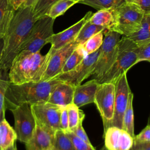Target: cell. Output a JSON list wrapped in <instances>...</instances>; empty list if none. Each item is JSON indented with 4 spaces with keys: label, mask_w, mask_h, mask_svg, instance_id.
Here are the masks:
<instances>
[{
    "label": "cell",
    "mask_w": 150,
    "mask_h": 150,
    "mask_svg": "<svg viewBox=\"0 0 150 150\" xmlns=\"http://www.w3.org/2000/svg\"><path fill=\"white\" fill-rule=\"evenodd\" d=\"M35 21L32 6L19 8L15 11L3 38L4 48L0 60V70L9 71Z\"/></svg>",
    "instance_id": "6da1fadb"
},
{
    "label": "cell",
    "mask_w": 150,
    "mask_h": 150,
    "mask_svg": "<svg viewBox=\"0 0 150 150\" xmlns=\"http://www.w3.org/2000/svg\"><path fill=\"white\" fill-rule=\"evenodd\" d=\"M61 81L57 79H52L21 84L9 83L4 97L5 108L10 110L23 103L32 105L47 101L51 92Z\"/></svg>",
    "instance_id": "7a4b0ae2"
},
{
    "label": "cell",
    "mask_w": 150,
    "mask_h": 150,
    "mask_svg": "<svg viewBox=\"0 0 150 150\" xmlns=\"http://www.w3.org/2000/svg\"><path fill=\"white\" fill-rule=\"evenodd\" d=\"M52 50L42 55L39 52L30 53L20 52L14 58L8 71L9 83L21 84L40 81Z\"/></svg>",
    "instance_id": "3957f363"
},
{
    "label": "cell",
    "mask_w": 150,
    "mask_h": 150,
    "mask_svg": "<svg viewBox=\"0 0 150 150\" xmlns=\"http://www.w3.org/2000/svg\"><path fill=\"white\" fill-rule=\"evenodd\" d=\"M117 56L98 83H112L122 74L126 73L129 69L137 64V48L138 46L127 36L120 39L118 43Z\"/></svg>",
    "instance_id": "277c9868"
},
{
    "label": "cell",
    "mask_w": 150,
    "mask_h": 150,
    "mask_svg": "<svg viewBox=\"0 0 150 150\" xmlns=\"http://www.w3.org/2000/svg\"><path fill=\"white\" fill-rule=\"evenodd\" d=\"M111 11L113 23L108 30L128 36L141 28L145 13L138 5L125 2Z\"/></svg>",
    "instance_id": "5b68a950"
},
{
    "label": "cell",
    "mask_w": 150,
    "mask_h": 150,
    "mask_svg": "<svg viewBox=\"0 0 150 150\" xmlns=\"http://www.w3.org/2000/svg\"><path fill=\"white\" fill-rule=\"evenodd\" d=\"M54 19L45 15L35 21L28 36L22 45L20 52L30 53L39 52L47 43L48 39L53 33Z\"/></svg>",
    "instance_id": "8992f818"
},
{
    "label": "cell",
    "mask_w": 150,
    "mask_h": 150,
    "mask_svg": "<svg viewBox=\"0 0 150 150\" xmlns=\"http://www.w3.org/2000/svg\"><path fill=\"white\" fill-rule=\"evenodd\" d=\"M104 37L100 48L96 65L93 72V79L98 82L114 62L118 54V43L121 35L114 31L106 29L104 32Z\"/></svg>",
    "instance_id": "52a82bcc"
},
{
    "label": "cell",
    "mask_w": 150,
    "mask_h": 150,
    "mask_svg": "<svg viewBox=\"0 0 150 150\" xmlns=\"http://www.w3.org/2000/svg\"><path fill=\"white\" fill-rule=\"evenodd\" d=\"M115 99V85L112 83H98L94 99L103 120L104 132L110 127L112 121Z\"/></svg>",
    "instance_id": "ba28073f"
},
{
    "label": "cell",
    "mask_w": 150,
    "mask_h": 150,
    "mask_svg": "<svg viewBox=\"0 0 150 150\" xmlns=\"http://www.w3.org/2000/svg\"><path fill=\"white\" fill-rule=\"evenodd\" d=\"M10 111L14 118V130L17 139L27 143L31 138L36 125L31 105L28 103L20 104Z\"/></svg>",
    "instance_id": "9c48e42d"
},
{
    "label": "cell",
    "mask_w": 150,
    "mask_h": 150,
    "mask_svg": "<svg viewBox=\"0 0 150 150\" xmlns=\"http://www.w3.org/2000/svg\"><path fill=\"white\" fill-rule=\"evenodd\" d=\"M100 48L96 52L86 55L82 61L72 70L60 74L53 79H57L74 87L81 84L85 79L92 75L96 65Z\"/></svg>",
    "instance_id": "30bf717a"
},
{
    "label": "cell",
    "mask_w": 150,
    "mask_h": 150,
    "mask_svg": "<svg viewBox=\"0 0 150 150\" xmlns=\"http://www.w3.org/2000/svg\"><path fill=\"white\" fill-rule=\"evenodd\" d=\"M36 123L56 132L60 128L61 107L47 101L31 105Z\"/></svg>",
    "instance_id": "8fae6325"
},
{
    "label": "cell",
    "mask_w": 150,
    "mask_h": 150,
    "mask_svg": "<svg viewBox=\"0 0 150 150\" xmlns=\"http://www.w3.org/2000/svg\"><path fill=\"white\" fill-rule=\"evenodd\" d=\"M115 85V99L114 114L110 127L113 126L122 129V120L125 111L128 96L131 92L129 88L127 74L121 76L114 83Z\"/></svg>",
    "instance_id": "7c38bea8"
},
{
    "label": "cell",
    "mask_w": 150,
    "mask_h": 150,
    "mask_svg": "<svg viewBox=\"0 0 150 150\" xmlns=\"http://www.w3.org/2000/svg\"><path fill=\"white\" fill-rule=\"evenodd\" d=\"M79 45V43L74 40L59 49L52 50L50 49L52 53L40 81L52 80L60 74L67 59Z\"/></svg>",
    "instance_id": "4fadbf2b"
},
{
    "label": "cell",
    "mask_w": 150,
    "mask_h": 150,
    "mask_svg": "<svg viewBox=\"0 0 150 150\" xmlns=\"http://www.w3.org/2000/svg\"><path fill=\"white\" fill-rule=\"evenodd\" d=\"M104 147L107 150H130L134 138L124 129L109 127L104 132Z\"/></svg>",
    "instance_id": "5bb4252c"
},
{
    "label": "cell",
    "mask_w": 150,
    "mask_h": 150,
    "mask_svg": "<svg viewBox=\"0 0 150 150\" xmlns=\"http://www.w3.org/2000/svg\"><path fill=\"white\" fill-rule=\"evenodd\" d=\"M93 14V13L92 12H88L82 19L73 25L61 32L53 34L47 40V43L51 44L50 49L57 50L74 41L82 26L86 22L90 19Z\"/></svg>",
    "instance_id": "9a60e30c"
},
{
    "label": "cell",
    "mask_w": 150,
    "mask_h": 150,
    "mask_svg": "<svg viewBox=\"0 0 150 150\" xmlns=\"http://www.w3.org/2000/svg\"><path fill=\"white\" fill-rule=\"evenodd\" d=\"M55 132L36 124L33 134L25 144L26 150H46L53 147Z\"/></svg>",
    "instance_id": "2e32d148"
},
{
    "label": "cell",
    "mask_w": 150,
    "mask_h": 150,
    "mask_svg": "<svg viewBox=\"0 0 150 150\" xmlns=\"http://www.w3.org/2000/svg\"><path fill=\"white\" fill-rule=\"evenodd\" d=\"M98 82L94 79L83 84H80L74 88L73 103L79 108L94 103L95 93Z\"/></svg>",
    "instance_id": "e0dca14e"
},
{
    "label": "cell",
    "mask_w": 150,
    "mask_h": 150,
    "mask_svg": "<svg viewBox=\"0 0 150 150\" xmlns=\"http://www.w3.org/2000/svg\"><path fill=\"white\" fill-rule=\"evenodd\" d=\"M74 88L64 81L59 83L51 92L47 102L60 107H65L73 103Z\"/></svg>",
    "instance_id": "ac0fdd59"
},
{
    "label": "cell",
    "mask_w": 150,
    "mask_h": 150,
    "mask_svg": "<svg viewBox=\"0 0 150 150\" xmlns=\"http://www.w3.org/2000/svg\"><path fill=\"white\" fill-rule=\"evenodd\" d=\"M127 37L138 46L150 42V14H144L139 29Z\"/></svg>",
    "instance_id": "d6986e66"
},
{
    "label": "cell",
    "mask_w": 150,
    "mask_h": 150,
    "mask_svg": "<svg viewBox=\"0 0 150 150\" xmlns=\"http://www.w3.org/2000/svg\"><path fill=\"white\" fill-rule=\"evenodd\" d=\"M17 139L14 129L4 118L0 122V149L5 150L13 145Z\"/></svg>",
    "instance_id": "ffe728a7"
},
{
    "label": "cell",
    "mask_w": 150,
    "mask_h": 150,
    "mask_svg": "<svg viewBox=\"0 0 150 150\" xmlns=\"http://www.w3.org/2000/svg\"><path fill=\"white\" fill-rule=\"evenodd\" d=\"M15 11L8 0H0V38H4Z\"/></svg>",
    "instance_id": "44dd1931"
},
{
    "label": "cell",
    "mask_w": 150,
    "mask_h": 150,
    "mask_svg": "<svg viewBox=\"0 0 150 150\" xmlns=\"http://www.w3.org/2000/svg\"><path fill=\"white\" fill-rule=\"evenodd\" d=\"M133 97L134 94L130 92L128 96V103L123 116L122 129L126 131L133 138H134V122L133 111Z\"/></svg>",
    "instance_id": "7402d4cb"
},
{
    "label": "cell",
    "mask_w": 150,
    "mask_h": 150,
    "mask_svg": "<svg viewBox=\"0 0 150 150\" xmlns=\"http://www.w3.org/2000/svg\"><path fill=\"white\" fill-rule=\"evenodd\" d=\"M105 29H106L103 26L91 23L90 21L88 20L82 26L75 39V41L78 43L82 45L95 34Z\"/></svg>",
    "instance_id": "603a6c76"
},
{
    "label": "cell",
    "mask_w": 150,
    "mask_h": 150,
    "mask_svg": "<svg viewBox=\"0 0 150 150\" xmlns=\"http://www.w3.org/2000/svg\"><path fill=\"white\" fill-rule=\"evenodd\" d=\"M91 23L104 27L109 30L113 23V16L111 10H98L89 19Z\"/></svg>",
    "instance_id": "cb8c5ba5"
},
{
    "label": "cell",
    "mask_w": 150,
    "mask_h": 150,
    "mask_svg": "<svg viewBox=\"0 0 150 150\" xmlns=\"http://www.w3.org/2000/svg\"><path fill=\"white\" fill-rule=\"evenodd\" d=\"M66 107L68 115L69 130L71 132L76 128L80 121L84 120L85 114L73 103L69 104Z\"/></svg>",
    "instance_id": "d4e9b609"
},
{
    "label": "cell",
    "mask_w": 150,
    "mask_h": 150,
    "mask_svg": "<svg viewBox=\"0 0 150 150\" xmlns=\"http://www.w3.org/2000/svg\"><path fill=\"white\" fill-rule=\"evenodd\" d=\"M86 56V54L83 48L82 45L79 44L67 59L60 72V74L68 72L72 70L82 61Z\"/></svg>",
    "instance_id": "484cf974"
},
{
    "label": "cell",
    "mask_w": 150,
    "mask_h": 150,
    "mask_svg": "<svg viewBox=\"0 0 150 150\" xmlns=\"http://www.w3.org/2000/svg\"><path fill=\"white\" fill-rule=\"evenodd\" d=\"M125 2V0H81L78 3L90 6L98 11L102 9L111 10Z\"/></svg>",
    "instance_id": "4316f807"
},
{
    "label": "cell",
    "mask_w": 150,
    "mask_h": 150,
    "mask_svg": "<svg viewBox=\"0 0 150 150\" xmlns=\"http://www.w3.org/2000/svg\"><path fill=\"white\" fill-rule=\"evenodd\" d=\"M53 148L54 150H76L71 139L62 129L55 132Z\"/></svg>",
    "instance_id": "83f0119b"
},
{
    "label": "cell",
    "mask_w": 150,
    "mask_h": 150,
    "mask_svg": "<svg viewBox=\"0 0 150 150\" xmlns=\"http://www.w3.org/2000/svg\"><path fill=\"white\" fill-rule=\"evenodd\" d=\"M76 3L73 0H58L52 6L46 15L55 19L57 17L64 14L68 9Z\"/></svg>",
    "instance_id": "f1b7e54d"
},
{
    "label": "cell",
    "mask_w": 150,
    "mask_h": 150,
    "mask_svg": "<svg viewBox=\"0 0 150 150\" xmlns=\"http://www.w3.org/2000/svg\"><path fill=\"white\" fill-rule=\"evenodd\" d=\"M104 30L95 34L82 44L83 48L86 55L96 52L101 47L103 42Z\"/></svg>",
    "instance_id": "f546056e"
},
{
    "label": "cell",
    "mask_w": 150,
    "mask_h": 150,
    "mask_svg": "<svg viewBox=\"0 0 150 150\" xmlns=\"http://www.w3.org/2000/svg\"><path fill=\"white\" fill-rule=\"evenodd\" d=\"M58 0H37L32 6L33 18L35 21L46 15L52 6Z\"/></svg>",
    "instance_id": "4dcf8cb0"
},
{
    "label": "cell",
    "mask_w": 150,
    "mask_h": 150,
    "mask_svg": "<svg viewBox=\"0 0 150 150\" xmlns=\"http://www.w3.org/2000/svg\"><path fill=\"white\" fill-rule=\"evenodd\" d=\"M9 83L8 71L4 70H0V115L5 114V108L4 97L6 90Z\"/></svg>",
    "instance_id": "1f68e13d"
},
{
    "label": "cell",
    "mask_w": 150,
    "mask_h": 150,
    "mask_svg": "<svg viewBox=\"0 0 150 150\" xmlns=\"http://www.w3.org/2000/svg\"><path fill=\"white\" fill-rule=\"evenodd\" d=\"M137 64L142 61L150 62V42L138 46L136 50Z\"/></svg>",
    "instance_id": "d6a6232c"
},
{
    "label": "cell",
    "mask_w": 150,
    "mask_h": 150,
    "mask_svg": "<svg viewBox=\"0 0 150 150\" xmlns=\"http://www.w3.org/2000/svg\"><path fill=\"white\" fill-rule=\"evenodd\" d=\"M72 141L76 150H96L92 145H88L77 137L72 132H64Z\"/></svg>",
    "instance_id": "836d02e7"
},
{
    "label": "cell",
    "mask_w": 150,
    "mask_h": 150,
    "mask_svg": "<svg viewBox=\"0 0 150 150\" xmlns=\"http://www.w3.org/2000/svg\"><path fill=\"white\" fill-rule=\"evenodd\" d=\"M150 142V125L149 121L147 125L137 135L134 136V142L135 143H144Z\"/></svg>",
    "instance_id": "e575fe53"
},
{
    "label": "cell",
    "mask_w": 150,
    "mask_h": 150,
    "mask_svg": "<svg viewBox=\"0 0 150 150\" xmlns=\"http://www.w3.org/2000/svg\"><path fill=\"white\" fill-rule=\"evenodd\" d=\"M83 121H81L79 122V125H77V127H76V128L71 131L77 137H78L79 139H80L81 140H82L83 141H84V142L87 143L88 145H92L86 131H84V129L82 125V123H83ZM71 132V131H70Z\"/></svg>",
    "instance_id": "d590c367"
},
{
    "label": "cell",
    "mask_w": 150,
    "mask_h": 150,
    "mask_svg": "<svg viewBox=\"0 0 150 150\" xmlns=\"http://www.w3.org/2000/svg\"><path fill=\"white\" fill-rule=\"evenodd\" d=\"M60 128L64 132L69 131V121L66 107H61V112L60 116Z\"/></svg>",
    "instance_id": "8d00e7d4"
},
{
    "label": "cell",
    "mask_w": 150,
    "mask_h": 150,
    "mask_svg": "<svg viewBox=\"0 0 150 150\" xmlns=\"http://www.w3.org/2000/svg\"><path fill=\"white\" fill-rule=\"evenodd\" d=\"M137 5L145 14H150V0H138Z\"/></svg>",
    "instance_id": "74e56055"
},
{
    "label": "cell",
    "mask_w": 150,
    "mask_h": 150,
    "mask_svg": "<svg viewBox=\"0 0 150 150\" xmlns=\"http://www.w3.org/2000/svg\"><path fill=\"white\" fill-rule=\"evenodd\" d=\"M130 150H150V142L133 143Z\"/></svg>",
    "instance_id": "f35d334b"
},
{
    "label": "cell",
    "mask_w": 150,
    "mask_h": 150,
    "mask_svg": "<svg viewBox=\"0 0 150 150\" xmlns=\"http://www.w3.org/2000/svg\"><path fill=\"white\" fill-rule=\"evenodd\" d=\"M37 0H21V4L19 8H25L27 6H33Z\"/></svg>",
    "instance_id": "ab89813d"
},
{
    "label": "cell",
    "mask_w": 150,
    "mask_h": 150,
    "mask_svg": "<svg viewBox=\"0 0 150 150\" xmlns=\"http://www.w3.org/2000/svg\"><path fill=\"white\" fill-rule=\"evenodd\" d=\"M13 8L16 11L20 6L21 4V0H8Z\"/></svg>",
    "instance_id": "60d3db41"
},
{
    "label": "cell",
    "mask_w": 150,
    "mask_h": 150,
    "mask_svg": "<svg viewBox=\"0 0 150 150\" xmlns=\"http://www.w3.org/2000/svg\"><path fill=\"white\" fill-rule=\"evenodd\" d=\"M4 48V40L3 38H0V60L2 54V51Z\"/></svg>",
    "instance_id": "b9f144b4"
},
{
    "label": "cell",
    "mask_w": 150,
    "mask_h": 150,
    "mask_svg": "<svg viewBox=\"0 0 150 150\" xmlns=\"http://www.w3.org/2000/svg\"><path fill=\"white\" fill-rule=\"evenodd\" d=\"M125 1L128 3H131V4H134L137 5L138 0H125Z\"/></svg>",
    "instance_id": "7bdbcfd3"
},
{
    "label": "cell",
    "mask_w": 150,
    "mask_h": 150,
    "mask_svg": "<svg viewBox=\"0 0 150 150\" xmlns=\"http://www.w3.org/2000/svg\"><path fill=\"white\" fill-rule=\"evenodd\" d=\"M16 147V144L15 143L13 145L9 146V148H7L6 149H5V150H15Z\"/></svg>",
    "instance_id": "ee69618b"
},
{
    "label": "cell",
    "mask_w": 150,
    "mask_h": 150,
    "mask_svg": "<svg viewBox=\"0 0 150 150\" xmlns=\"http://www.w3.org/2000/svg\"><path fill=\"white\" fill-rule=\"evenodd\" d=\"M4 118H5V114H3V115H0V122H1V120Z\"/></svg>",
    "instance_id": "f6af8a7d"
},
{
    "label": "cell",
    "mask_w": 150,
    "mask_h": 150,
    "mask_svg": "<svg viewBox=\"0 0 150 150\" xmlns=\"http://www.w3.org/2000/svg\"><path fill=\"white\" fill-rule=\"evenodd\" d=\"M46 150H54V148H53V147H52V148H49V149H46Z\"/></svg>",
    "instance_id": "bcb514c9"
},
{
    "label": "cell",
    "mask_w": 150,
    "mask_h": 150,
    "mask_svg": "<svg viewBox=\"0 0 150 150\" xmlns=\"http://www.w3.org/2000/svg\"><path fill=\"white\" fill-rule=\"evenodd\" d=\"M101 150H107V149L104 146V147H103V148L101 149Z\"/></svg>",
    "instance_id": "7dc6e473"
},
{
    "label": "cell",
    "mask_w": 150,
    "mask_h": 150,
    "mask_svg": "<svg viewBox=\"0 0 150 150\" xmlns=\"http://www.w3.org/2000/svg\"><path fill=\"white\" fill-rule=\"evenodd\" d=\"M73 1H76L77 3H78L79 1H81V0H73Z\"/></svg>",
    "instance_id": "c3c4849f"
},
{
    "label": "cell",
    "mask_w": 150,
    "mask_h": 150,
    "mask_svg": "<svg viewBox=\"0 0 150 150\" xmlns=\"http://www.w3.org/2000/svg\"><path fill=\"white\" fill-rule=\"evenodd\" d=\"M15 150H17V148H16V147L15 148Z\"/></svg>",
    "instance_id": "681fc988"
},
{
    "label": "cell",
    "mask_w": 150,
    "mask_h": 150,
    "mask_svg": "<svg viewBox=\"0 0 150 150\" xmlns=\"http://www.w3.org/2000/svg\"><path fill=\"white\" fill-rule=\"evenodd\" d=\"M0 150H1V149H0Z\"/></svg>",
    "instance_id": "f907efd6"
}]
</instances>
